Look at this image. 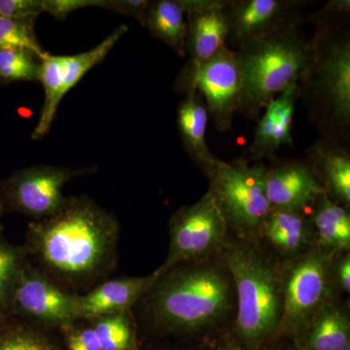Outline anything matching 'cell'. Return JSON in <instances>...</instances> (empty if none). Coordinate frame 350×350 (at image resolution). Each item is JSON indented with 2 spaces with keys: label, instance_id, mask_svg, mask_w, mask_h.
Here are the masks:
<instances>
[{
  "label": "cell",
  "instance_id": "1",
  "mask_svg": "<svg viewBox=\"0 0 350 350\" xmlns=\"http://www.w3.org/2000/svg\"><path fill=\"white\" fill-rule=\"evenodd\" d=\"M155 273V282L137 304L140 319L156 328L189 335L232 326L236 290L221 252Z\"/></svg>",
  "mask_w": 350,
  "mask_h": 350
},
{
  "label": "cell",
  "instance_id": "2",
  "mask_svg": "<svg viewBox=\"0 0 350 350\" xmlns=\"http://www.w3.org/2000/svg\"><path fill=\"white\" fill-rule=\"evenodd\" d=\"M116 218L88 198H68L57 213L27 230L31 252L66 282H87L111 264L118 241Z\"/></svg>",
  "mask_w": 350,
  "mask_h": 350
},
{
  "label": "cell",
  "instance_id": "3",
  "mask_svg": "<svg viewBox=\"0 0 350 350\" xmlns=\"http://www.w3.org/2000/svg\"><path fill=\"white\" fill-rule=\"evenodd\" d=\"M236 290V317L232 329L247 345L262 344L275 335L283 312V262L257 239L229 234L221 251Z\"/></svg>",
  "mask_w": 350,
  "mask_h": 350
},
{
  "label": "cell",
  "instance_id": "4",
  "mask_svg": "<svg viewBox=\"0 0 350 350\" xmlns=\"http://www.w3.org/2000/svg\"><path fill=\"white\" fill-rule=\"evenodd\" d=\"M300 22L280 27L232 50L241 77L239 112L258 121L267 105L290 86L299 84L312 59V39Z\"/></svg>",
  "mask_w": 350,
  "mask_h": 350
},
{
  "label": "cell",
  "instance_id": "5",
  "mask_svg": "<svg viewBox=\"0 0 350 350\" xmlns=\"http://www.w3.org/2000/svg\"><path fill=\"white\" fill-rule=\"evenodd\" d=\"M312 45L310 66L299 83L300 96L305 94L326 139L338 142L350 125L349 32L320 21Z\"/></svg>",
  "mask_w": 350,
  "mask_h": 350
},
{
  "label": "cell",
  "instance_id": "6",
  "mask_svg": "<svg viewBox=\"0 0 350 350\" xmlns=\"http://www.w3.org/2000/svg\"><path fill=\"white\" fill-rule=\"evenodd\" d=\"M338 253L314 245L283 265V312L275 336L303 338L314 317L332 301L342 298L334 280V262Z\"/></svg>",
  "mask_w": 350,
  "mask_h": 350
},
{
  "label": "cell",
  "instance_id": "7",
  "mask_svg": "<svg viewBox=\"0 0 350 350\" xmlns=\"http://www.w3.org/2000/svg\"><path fill=\"white\" fill-rule=\"evenodd\" d=\"M262 163L250 165L243 159L221 162L211 175L208 192L224 216L229 234L257 239L271 207L267 199Z\"/></svg>",
  "mask_w": 350,
  "mask_h": 350
},
{
  "label": "cell",
  "instance_id": "8",
  "mask_svg": "<svg viewBox=\"0 0 350 350\" xmlns=\"http://www.w3.org/2000/svg\"><path fill=\"white\" fill-rule=\"evenodd\" d=\"M169 234V253L157 273L179 262L219 254L229 237V229L216 200L207 191L197 202L181 206L172 214Z\"/></svg>",
  "mask_w": 350,
  "mask_h": 350
},
{
  "label": "cell",
  "instance_id": "9",
  "mask_svg": "<svg viewBox=\"0 0 350 350\" xmlns=\"http://www.w3.org/2000/svg\"><path fill=\"white\" fill-rule=\"evenodd\" d=\"M94 167L75 169L36 165L17 170L2 185L7 206L34 221L49 217L68 202L64 186L72 179L91 174Z\"/></svg>",
  "mask_w": 350,
  "mask_h": 350
},
{
  "label": "cell",
  "instance_id": "10",
  "mask_svg": "<svg viewBox=\"0 0 350 350\" xmlns=\"http://www.w3.org/2000/svg\"><path fill=\"white\" fill-rule=\"evenodd\" d=\"M176 89L182 93L198 90L215 128L222 133L231 130L241 96V72L234 51L226 46L194 73L178 78Z\"/></svg>",
  "mask_w": 350,
  "mask_h": 350
},
{
  "label": "cell",
  "instance_id": "11",
  "mask_svg": "<svg viewBox=\"0 0 350 350\" xmlns=\"http://www.w3.org/2000/svg\"><path fill=\"white\" fill-rule=\"evenodd\" d=\"M9 301L21 314L49 325H68L78 319L77 295L66 293L49 278L25 265Z\"/></svg>",
  "mask_w": 350,
  "mask_h": 350
},
{
  "label": "cell",
  "instance_id": "12",
  "mask_svg": "<svg viewBox=\"0 0 350 350\" xmlns=\"http://www.w3.org/2000/svg\"><path fill=\"white\" fill-rule=\"evenodd\" d=\"M187 18L189 62L178 78L187 77L227 46L229 21L225 0H181Z\"/></svg>",
  "mask_w": 350,
  "mask_h": 350
},
{
  "label": "cell",
  "instance_id": "13",
  "mask_svg": "<svg viewBox=\"0 0 350 350\" xmlns=\"http://www.w3.org/2000/svg\"><path fill=\"white\" fill-rule=\"evenodd\" d=\"M306 2L293 0H234L226 6L229 31L227 47L261 38L280 27L300 22L301 7Z\"/></svg>",
  "mask_w": 350,
  "mask_h": 350
},
{
  "label": "cell",
  "instance_id": "14",
  "mask_svg": "<svg viewBox=\"0 0 350 350\" xmlns=\"http://www.w3.org/2000/svg\"><path fill=\"white\" fill-rule=\"evenodd\" d=\"M267 199L273 208L310 211L325 190L308 162H275L265 175Z\"/></svg>",
  "mask_w": 350,
  "mask_h": 350
},
{
  "label": "cell",
  "instance_id": "15",
  "mask_svg": "<svg viewBox=\"0 0 350 350\" xmlns=\"http://www.w3.org/2000/svg\"><path fill=\"white\" fill-rule=\"evenodd\" d=\"M257 239L283 264L296 259L317 241L310 211L271 208Z\"/></svg>",
  "mask_w": 350,
  "mask_h": 350
},
{
  "label": "cell",
  "instance_id": "16",
  "mask_svg": "<svg viewBox=\"0 0 350 350\" xmlns=\"http://www.w3.org/2000/svg\"><path fill=\"white\" fill-rule=\"evenodd\" d=\"M300 98L299 84L288 88L269 101L258 119L256 131L248 154L251 161L273 158L276 150L283 146L293 145L292 128L295 107Z\"/></svg>",
  "mask_w": 350,
  "mask_h": 350
},
{
  "label": "cell",
  "instance_id": "17",
  "mask_svg": "<svg viewBox=\"0 0 350 350\" xmlns=\"http://www.w3.org/2000/svg\"><path fill=\"white\" fill-rule=\"evenodd\" d=\"M155 271L140 278L108 280L86 295H77L78 319H96L129 312L155 282Z\"/></svg>",
  "mask_w": 350,
  "mask_h": 350
},
{
  "label": "cell",
  "instance_id": "18",
  "mask_svg": "<svg viewBox=\"0 0 350 350\" xmlns=\"http://www.w3.org/2000/svg\"><path fill=\"white\" fill-rule=\"evenodd\" d=\"M208 118L202 94L198 90L189 89L177 109V126L184 148L206 176L213 174L222 162L207 146L206 133Z\"/></svg>",
  "mask_w": 350,
  "mask_h": 350
},
{
  "label": "cell",
  "instance_id": "19",
  "mask_svg": "<svg viewBox=\"0 0 350 350\" xmlns=\"http://www.w3.org/2000/svg\"><path fill=\"white\" fill-rule=\"evenodd\" d=\"M327 196L350 207V156L338 142L325 139L308 149V160Z\"/></svg>",
  "mask_w": 350,
  "mask_h": 350
},
{
  "label": "cell",
  "instance_id": "20",
  "mask_svg": "<svg viewBox=\"0 0 350 350\" xmlns=\"http://www.w3.org/2000/svg\"><path fill=\"white\" fill-rule=\"evenodd\" d=\"M308 350H344L350 345L349 301H332L310 322L303 335Z\"/></svg>",
  "mask_w": 350,
  "mask_h": 350
},
{
  "label": "cell",
  "instance_id": "21",
  "mask_svg": "<svg viewBox=\"0 0 350 350\" xmlns=\"http://www.w3.org/2000/svg\"><path fill=\"white\" fill-rule=\"evenodd\" d=\"M315 245L337 252H350L349 208L320 196L310 211Z\"/></svg>",
  "mask_w": 350,
  "mask_h": 350
},
{
  "label": "cell",
  "instance_id": "22",
  "mask_svg": "<svg viewBox=\"0 0 350 350\" xmlns=\"http://www.w3.org/2000/svg\"><path fill=\"white\" fill-rule=\"evenodd\" d=\"M144 27L179 56H186L187 18L181 0L151 1Z\"/></svg>",
  "mask_w": 350,
  "mask_h": 350
},
{
  "label": "cell",
  "instance_id": "23",
  "mask_svg": "<svg viewBox=\"0 0 350 350\" xmlns=\"http://www.w3.org/2000/svg\"><path fill=\"white\" fill-rule=\"evenodd\" d=\"M62 61L63 56H53L48 53L41 59L39 82L44 88V103L40 117L32 133V139H40L47 135L56 117L59 103L64 98L62 86Z\"/></svg>",
  "mask_w": 350,
  "mask_h": 350
},
{
  "label": "cell",
  "instance_id": "24",
  "mask_svg": "<svg viewBox=\"0 0 350 350\" xmlns=\"http://www.w3.org/2000/svg\"><path fill=\"white\" fill-rule=\"evenodd\" d=\"M36 18L9 19L0 17V51L25 50L42 59L47 52L36 38L34 23Z\"/></svg>",
  "mask_w": 350,
  "mask_h": 350
},
{
  "label": "cell",
  "instance_id": "25",
  "mask_svg": "<svg viewBox=\"0 0 350 350\" xmlns=\"http://www.w3.org/2000/svg\"><path fill=\"white\" fill-rule=\"evenodd\" d=\"M94 333L101 350H129L133 342V330L129 312L115 313L94 319Z\"/></svg>",
  "mask_w": 350,
  "mask_h": 350
},
{
  "label": "cell",
  "instance_id": "26",
  "mask_svg": "<svg viewBox=\"0 0 350 350\" xmlns=\"http://www.w3.org/2000/svg\"><path fill=\"white\" fill-rule=\"evenodd\" d=\"M41 59L25 50L0 51V81H39Z\"/></svg>",
  "mask_w": 350,
  "mask_h": 350
},
{
  "label": "cell",
  "instance_id": "27",
  "mask_svg": "<svg viewBox=\"0 0 350 350\" xmlns=\"http://www.w3.org/2000/svg\"><path fill=\"white\" fill-rule=\"evenodd\" d=\"M23 266L20 251L10 244L0 241V308L10 299Z\"/></svg>",
  "mask_w": 350,
  "mask_h": 350
},
{
  "label": "cell",
  "instance_id": "28",
  "mask_svg": "<svg viewBox=\"0 0 350 350\" xmlns=\"http://www.w3.org/2000/svg\"><path fill=\"white\" fill-rule=\"evenodd\" d=\"M105 3L107 0H42L43 12L50 14L57 20H64L69 14L80 9L105 8Z\"/></svg>",
  "mask_w": 350,
  "mask_h": 350
},
{
  "label": "cell",
  "instance_id": "29",
  "mask_svg": "<svg viewBox=\"0 0 350 350\" xmlns=\"http://www.w3.org/2000/svg\"><path fill=\"white\" fill-rule=\"evenodd\" d=\"M41 13L42 0H0V17L27 19L38 18Z\"/></svg>",
  "mask_w": 350,
  "mask_h": 350
},
{
  "label": "cell",
  "instance_id": "30",
  "mask_svg": "<svg viewBox=\"0 0 350 350\" xmlns=\"http://www.w3.org/2000/svg\"><path fill=\"white\" fill-rule=\"evenodd\" d=\"M150 2L147 0H107L105 9L135 18L144 27L145 17Z\"/></svg>",
  "mask_w": 350,
  "mask_h": 350
},
{
  "label": "cell",
  "instance_id": "31",
  "mask_svg": "<svg viewBox=\"0 0 350 350\" xmlns=\"http://www.w3.org/2000/svg\"><path fill=\"white\" fill-rule=\"evenodd\" d=\"M0 350H52L41 338L20 332L0 342Z\"/></svg>",
  "mask_w": 350,
  "mask_h": 350
},
{
  "label": "cell",
  "instance_id": "32",
  "mask_svg": "<svg viewBox=\"0 0 350 350\" xmlns=\"http://www.w3.org/2000/svg\"><path fill=\"white\" fill-rule=\"evenodd\" d=\"M334 280L338 293L350 292V252H340L334 262Z\"/></svg>",
  "mask_w": 350,
  "mask_h": 350
},
{
  "label": "cell",
  "instance_id": "33",
  "mask_svg": "<svg viewBox=\"0 0 350 350\" xmlns=\"http://www.w3.org/2000/svg\"><path fill=\"white\" fill-rule=\"evenodd\" d=\"M69 350H101L93 326L75 331L68 338Z\"/></svg>",
  "mask_w": 350,
  "mask_h": 350
},
{
  "label": "cell",
  "instance_id": "34",
  "mask_svg": "<svg viewBox=\"0 0 350 350\" xmlns=\"http://www.w3.org/2000/svg\"><path fill=\"white\" fill-rule=\"evenodd\" d=\"M213 350H246L243 345L239 344H224L219 345L215 349Z\"/></svg>",
  "mask_w": 350,
  "mask_h": 350
},
{
  "label": "cell",
  "instance_id": "35",
  "mask_svg": "<svg viewBox=\"0 0 350 350\" xmlns=\"http://www.w3.org/2000/svg\"><path fill=\"white\" fill-rule=\"evenodd\" d=\"M2 206H3V204H2V202H1V200H0V213H1ZM1 229H2V226H1V222H0V231H1Z\"/></svg>",
  "mask_w": 350,
  "mask_h": 350
},
{
  "label": "cell",
  "instance_id": "36",
  "mask_svg": "<svg viewBox=\"0 0 350 350\" xmlns=\"http://www.w3.org/2000/svg\"><path fill=\"white\" fill-rule=\"evenodd\" d=\"M344 350H350V345H347V347H345Z\"/></svg>",
  "mask_w": 350,
  "mask_h": 350
}]
</instances>
